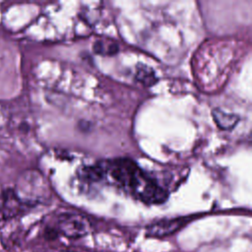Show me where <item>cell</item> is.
Returning a JSON list of instances; mask_svg holds the SVG:
<instances>
[{
	"label": "cell",
	"instance_id": "1",
	"mask_svg": "<svg viewBox=\"0 0 252 252\" xmlns=\"http://www.w3.org/2000/svg\"><path fill=\"white\" fill-rule=\"evenodd\" d=\"M105 177L124 188L146 204H161L167 199V191L158 181L145 173L129 158H117L103 163Z\"/></svg>",
	"mask_w": 252,
	"mask_h": 252
},
{
	"label": "cell",
	"instance_id": "2",
	"mask_svg": "<svg viewBox=\"0 0 252 252\" xmlns=\"http://www.w3.org/2000/svg\"><path fill=\"white\" fill-rule=\"evenodd\" d=\"M59 231L69 238H79L89 233L91 229L90 221L82 215L67 213L58 219Z\"/></svg>",
	"mask_w": 252,
	"mask_h": 252
},
{
	"label": "cell",
	"instance_id": "3",
	"mask_svg": "<svg viewBox=\"0 0 252 252\" xmlns=\"http://www.w3.org/2000/svg\"><path fill=\"white\" fill-rule=\"evenodd\" d=\"M188 221L187 219L178 218V219H171V220H163L158 221L148 228V234L151 236L161 237L166 236L171 233H174L178 229H180L186 222Z\"/></svg>",
	"mask_w": 252,
	"mask_h": 252
},
{
	"label": "cell",
	"instance_id": "4",
	"mask_svg": "<svg viewBox=\"0 0 252 252\" xmlns=\"http://www.w3.org/2000/svg\"><path fill=\"white\" fill-rule=\"evenodd\" d=\"M2 198V214L4 217H13L17 215L21 211L23 206L28 204L25 201H23L13 190L4 191Z\"/></svg>",
	"mask_w": 252,
	"mask_h": 252
},
{
	"label": "cell",
	"instance_id": "5",
	"mask_svg": "<svg viewBox=\"0 0 252 252\" xmlns=\"http://www.w3.org/2000/svg\"><path fill=\"white\" fill-rule=\"evenodd\" d=\"M212 115L218 127L220 128L221 130H229L233 128L239 120L238 115L224 112L221 109H218V108L212 111Z\"/></svg>",
	"mask_w": 252,
	"mask_h": 252
},
{
	"label": "cell",
	"instance_id": "6",
	"mask_svg": "<svg viewBox=\"0 0 252 252\" xmlns=\"http://www.w3.org/2000/svg\"><path fill=\"white\" fill-rule=\"evenodd\" d=\"M136 79L146 86H151L157 81L155 72L148 66L139 65L136 72Z\"/></svg>",
	"mask_w": 252,
	"mask_h": 252
},
{
	"label": "cell",
	"instance_id": "7",
	"mask_svg": "<svg viewBox=\"0 0 252 252\" xmlns=\"http://www.w3.org/2000/svg\"><path fill=\"white\" fill-rule=\"evenodd\" d=\"M94 50L96 53H101V54H114L117 52L118 46L113 41L97 40L94 44Z\"/></svg>",
	"mask_w": 252,
	"mask_h": 252
},
{
	"label": "cell",
	"instance_id": "8",
	"mask_svg": "<svg viewBox=\"0 0 252 252\" xmlns=\"http://www.w3.org/2000/svg\"><path fill=\"white\" fill-rule=\"evenodd\" d=\"M64 252H75V251H64Z\"/></svg>",
	"mask_w": 252,
	"mask_h": 252
}]
</instances>
